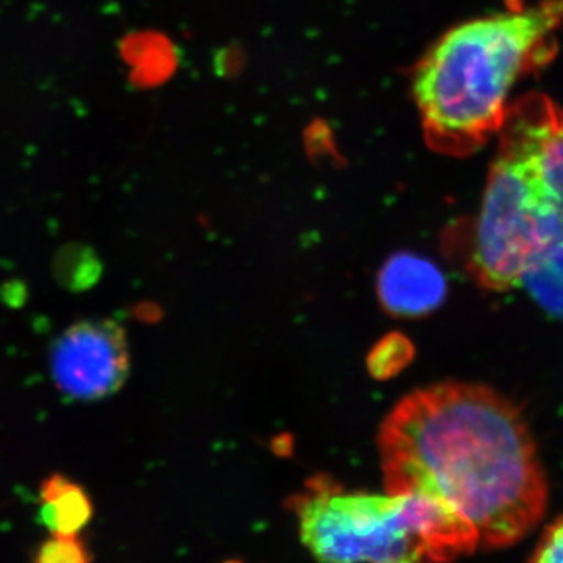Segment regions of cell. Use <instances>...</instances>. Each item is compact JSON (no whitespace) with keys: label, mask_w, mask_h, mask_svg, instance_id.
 <instances>
[{"label":"cell","mask_w":563,"mask_h":563,"mask_svg":"<svg viewBox=\"0 0 563 563\" xmlns=\"http://www.w3.org/2000/svg\"><path fill=\"white\" fill-rule=\"evenodd\" d=\"M388 495L420 492L450 504L490 550L520 542L547 507L548 485L520 410L481 385L410 393L379 431Z\"/></svg>","instance_id":"1"},{"label":"cell","mask_w":563,"mask_h":563,"mask_svg":"<svg viewBox=\"0 0 563 563\" xmlns=\"http://www.w3.org/2000/svg\"><path fill=\"white\" fill-rule=\"evenodd\" d=\"M562 24L563 0H542L444 33L413 74L415 103L431 146L462 157L496 135L514 85L551 62Z\"/></svg>","instance_id":"2"},{"label":"cell","mask_w":563,"mask_h":563,"mask_svg":"<svg viewBox=\"0 0 563 563\" xmlns=\"http://www.w3.org/2000/svg\"><path fill=\"white\" fill-rule=\"evenodd\" d=\"M472 255L476 279L509 290L563 242V109L531 92L509 103L498 132Z\"/></svg>","instance_id":"3"},{"label":"cell","mask_w":563,"mask_h":563,"mask_svg":"<svg viewBox=\"0 0 563 563\" xmlns=\"http://www.w3.org/2000/svg\"><path fill=\"white\" fill-rule=\"evenodd\" d=\"M292 506L302 543L320 563H433L404 495L342 493L314 479Z\"/></svg>","instance_id":"4"},{"label":"cell","mask_w":563,"mask_h":563,"mask_svg":"<svg viewBox=\"0 0 563 563\" xmlns=\"http://www.w3.org/2000/svg\"><path fill=\"white\" fill-rule=\"evenodd\" d=\"M52 376L66 395L91 401L120 390L128 379V339L109 320L77 322L52 350Z\"/></svg>","instance_id":"5"},{"label":"cell","mask_w":563,"mask_h":563,"mask_svg":"<svg viewBox=\"0 0 563 563\" xmlns=\"http://www.w3.org/2000/svg\"><path fill=\"white\" fill-rule=\"evenodd\" d=\"M442 272L417 254L396 252L377 277V296L388 313L413 318L432 313L446 298Z\"/></svg>","instance_id":"6"},{"label":"cell","mask_w":563,"mask_h":563,"mask_svg":"<svg viewBox=\"0 0 563 563\" xmlns=\"http://www.w3.org/2000/svg\"><path fill=\"white\" fill-rule=\"evenodd\" d=\"M40 498V521L52 536H77L91 521L90 496L63 474L43 481Z\"/></svg>","instance_id":"7"},{"label":"cell","mask_w":563,"mask_h":563,"mask_svg":"<svg viewBox=\"0 0 563 563\" xmlns=\"http://www.w3.org/2000/svg\"><path fill=\"white\" fill-rule=\"evenodd\" d=\"M521 282L548 313L563 320V242L540 255Z\"/></svg>","instance_id":"8"},{"label":"cell","mask_w":563,"mask_h":563,"mask_svg":"<svg viewBox=\"0 0 563 563\" xmlns=\"http://www.w3.org/2000/svg\"><path fill=\"white\" fill-rule=\"evenodd\" d=\"M33 563H92L91 551L77 536H52L40 543Z\"/></svg>","instance_id":"9"},{"label":"cell","mask_w":563,"mask_h":563,"mask_svg":"<svg viewBox=\"0 0 563 563\" xmlns=\"http://www.w3.org/2000/svg\"><path fill=\"white\" fill-rule=\"evenodd\" d=\"M528 563H563V515L544 529Z\"/></svg>","instance_id":"10"},{"label":"cell","mask_w":563,"mask_h":563,"mask_svg":"<svg viewBox=\"0 0 563 563\" xmlns=\"http://www.w3.org/2000/svg\"><path fill=\"white\" fill-rule=\"evenodd\" d=\"M395 355H409V357H412V347L402 336L401 339L398 336V339L385 340L377 347L376 352H374V361H372L373 373L376 376H380V374H390L393 369L401 368L398 363L393 361Z\"/></svg>","instance_id":"11"},{"label":"cell","mask_w":563,"mask_h":563,"mask_svg":"<svg viewBox=\"0 0 563 563\" xmlns=\"http://www.w3.org/2000/svg\"><path fill=\"white\" fill-rule=\"evenodd\" d=\"M225 563H242V562H239V561H229V562H225Z\"/></svg>","instance_id":"12"}]
</instances>
